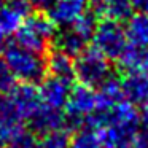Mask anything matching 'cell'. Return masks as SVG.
Segmentation results:
<instances>
[{
  "instance_id": "cell-4",
  "label": "cell",
  "mask_w": 148,
  "mask_h": 148,
  "mask_svg": "<svg viewBox=\"0 0 148 148\" xmlns=\"http://www.w3.org/2000/svg\"><path fill=\"white\" fill-rule=\"evenodd\" d=\"M96 27H97L96 16L88 11L77 23H73L69 27H64V29H59V32H56L54 37L56 49L72 56V58L78 56L86 48H89V43L92 42Z\"/></svg>"
},
{
  "instance_id": "cell-9",
  "label": "cell",
  "mask_w": 148,
  "mask_h": 148,
  "mask_svg": "<svg viewBox=\"0 0 148 148\" xmlns=\"http://www.w3.org/2000/svg\"><path fill=\"white\" fill-rule=\"evenodd\" d=\"M11 103L18 115L21 116L24 123H27L32 115L42 107V97H40L38 88L35 84H27V83H19L8 92Z\"/></svg>"
},
{
  "instance_id": "cell-3",
  "label": "cell",
  "mask_w": 148,
  "mask_h": 148,
  "mask_svg": "<svg viewBox=\"0 0 148 148\" xmlns=\"http://www.w3.org/2000/svg\"><path fill=\"white\" fill-rule=\"evenodd\" d=\"M56 37V26L48 18V14L42 13H30L13 37V42L19 46L35 53H43L54 43Z\"/></svg>"
},
{
  "instance_id": "cell-15",
  "label": "cell",
  "mask_w": 148,
  "mask_h": 148,
  "mask_svg": "<svg viewBox=\"0 0 148 148\" xmlns=\"http://www.w3.org/2000/svg\"><path fill=\"white\" fill-rule=\"evenodd\" d=\"M69 148H105L100 132L92 126H81L70 135Z\"/></svg>"
},
{
  "instance_id": "cell-7",
  "label": "cell",
  "mask_w": 148,
  "mask_h": 148,
  "mask_svg": "<svg viewBox=\"0 0 148 148\" xmlns=\"http://www.w3.org/2000/svg\"><path fill=\"white\" fill-rule=\"evenodd\" d=\"M29 0H2L0 2V46H5L23 21L30 14Z\"/></svg>"
},
{
  "instance_id": "cell-13",
  "label": "cell",
  "mask_w": 148,
  "mask_h": 148,
  "mask_svg": "<svg viewBox=\"0 0 148 148\" xmlns=\"http://www.w3.org/2000/svg\"><path fill=\"white\" fill-rule=\"evenodd\" d=\"M124 29L127 37V46L148 48V14H132L126 23Z\"/></svg>"
},
{
  "instance_id": "cell-2",
  "label": "cell",
  "mask_w": 148,
  "mask_h": 148,
  "mask_svg": "<svg viewBox=\"0 0 148 148\" xmlns=\"http://www.w3.org/2000/svg\"><path fill=\"white\" fill-rule=\"evenodd\" d=\"M73 70L75 80H78V83L83 86L92 89H99L102 84L113 78L112 61L94 46H89L83 53L75 56Z\"/></svg>"
},
{
  "instance_id": "cell-14",
  "label": "cell",
  "mask_w": 148,
  "mask_h": 148,
  "mask_svg": "<svg viewBox=\"0 0 148 148\" xmlns=\"http://www.w3.org/2000/svg\"><path fill=\"white\" fill-rule=\"evenodd\" d=\"M46 70H48L49 77L61 78V80H67V81L75 80L73 58L59 51V49H54L46 58Z\"/></svg>"
},
{
  "instance_id": "cell-24",
  "label": "cell",
  "mask_w": 148,
  "mask_h": 148,
  "mask_svg": "<svg viewBox=\"0 0 148 148\" xmlns=\"http://www.w3.org/2000/svg\"><path fill=\"white\" fill-rule=\"evenodd\" d=\"M0 2H2V0H0Z\"/></svg>"
},
{
  "instance_id": "cell-22",
  "label": "cell",
  "mask_w": 148,
  "mask_h": 148,
  "mask_svg": "<svg viewBox=\"0 0 148 148\" xmlns=\"http://www.w3.org/2000/svg\"><path fill=\"white\" fill-rule=\"evenodd\" d=\"M138 118H140V123L143 124V127L148 129V103H147V105H143V107H140Z\"/></svg>"
},
{
  "instance_id": "cell-10",
  "label": "cell",
  "mask_w": 148,
  "mask_h": 148,
  "mask_svg": "<svg viewBox=\"0 0 148 148\" xmlns=\"http://www.w3.org/2000/svg\"><path fill=\"white\" fill-rule=\"evenodd\" d=\"M27 126H29L30 132H34L35 135H40V137L56 131H61V129H65L64 110L53 108L49 105L42 103V107L27 121Z\"/></svg>"
},
{
  "instance_id": "cell-18",
  "label": "cell",
  "mask_w": 148,
  "mask_h": 148,
  "mask_svg": "<svg viewBox=\"0 0 148 148\" xmlns=\"http://www.w3.org/2000/svg\"><path fill=\"white\" fill-rule=\"evenodd\" d=\"M14 86H16V80L3 62V59L0 58V94H8Z\"/></svg>"
},
{
  "instance_id": "cell-5",
  "label": "cell",
  "mask_w": 148,
  "mask_h": 148,
  "mask_svg": "<svg viewBox=\"0 0 148 148\" xmlns=\"http://www.w3.org/2000/svg\"><path fill=\"white\" fill-rule=\"evenodd\" d=\"M97 110V92L92 88L78 86L72 88L70 97L67 100V105L64 108L65 116V127H70L72 131H77L78 127L84 126L89 118Z\"/></svg>"
},
{
  "instance_id": "cell-17",
  "label": "cell",
  "mask_w": 148,
  "mask_h": 148,
  "mask_svg": "<svg viewBox=\"0 0 148 148\" xmlns=\"http://www.w3.org/2000/svg\"><path fill=\"white\" fill-rule=\"evenodd\" d=\"M5 148H38V138L34 132L24 129Z\"/></svg>"
},
{
  "instance_id": "cell-23",
  "label": "cell",
  "mask_w": 148,
  "mask_h": 148,
  "mask_svg": "<svg viewBox=\"0 0 148 148\" xmlns=\"http://www.w3.org/2000/svg\"><path fill=\"white\" fill-rule=\"evenodd\" d=\"M88 2H89V3H91V5H92V7H94V8H96V10H97V8H99V7H102V5L105 3L107 0H88Z\"/></svg>"
},
{
  "instance_id": "cell-6",
  "label": "cell",
  "mask_w": 148,
  "mask_h": 148,
  "mask_svg": "<svg viewBox=\"0 0 148 148\" xmlns=\"http://www.w3.org/2000/svg\"><path fill=\"white\" fill-rule=\"evenodd\" d=\"M92 43L94 48L99 49L110 61H119L127 49V37L123 23L113 19H102L97 23Z\"/></svg>"
},
{
  "instance_id": "cell-1",
  "label": "cell",
  "mask_w": 148,
  "mask_h": 148,
  "mask_svg": "<svg viewBox=\"0 0 148 148\" xmlns=\"http://www.w3.org/2000/svg\"><path fill=\"white\" fill-rule=\"evenodd\" d=\"M2 59L10 69L14 80L19 83H42V80L48 75L45 56L23 48L14 42H8L3 46Z\"/></svg>"
},
{
  "instance_id": "cell-8",
  "label": "cell",
  "mask_w": 148,
  "mask_h": 148,
  "mask_svg": "<svg viewBox=\"0 0 148 148\" xmlns=\"http://www.w3.org/2000/svg\"><path fill=\"white\" fill-rule=\"evenodd\" d=\"M88 0H54L46 10L56 29H64L84 16L88 13Z\"/></svg>"
},
{
  "instance_id": "cell-19",
  "label": "cell",
  "mask_w": 148,
  "mask_h": 148,
  "mask_svg": "<svg viewBox=\"0 0 148 148\" xmlns=\"http://www.w3.org/2000/svg\"><path fill=\"white\" fill-rule=\"evenodd\" d=\"M132 148H148V129L147 127L138 129L137 135H135V138H134Z\"/></svg>"
},
{
  "instance_id": "cell-12",
  "label": "cell",
  "mask_w": 148,
  "mask_h": 148,
  "mask_svg": "<svg viewBox=\"0 0 148 148\" xmlns=\"http://www.w3.org/2000/svg\"><path fill=\"white\" fill-rule=\"evenodd\" d=\"M123 96L129 103L143 107L148 103V70L127 72L121 78Z\"/></svg>"
},
{
  "instance_id": "cell-11",
  "label": "cell",
  "mask_w": 148,
  "mask_h": 148,
  "mask_svg": "<svg viewBox=\"0 0 148 148\" xmlns=\"http://www.w3.org/2000/svg\"><path fill=\"white\" fill-rule=\"evenodd\" d=\"M72 88H73L72 81L46 75L38 86V92H40V97H42V102L45 105L64 110L65 105H67L69 97H70Z\"/></svg>"
},
{
  "instance_id": "cell-20",
  "label": "cell",
  "mask_w": 148,
  "mask_h": 148,
  "mask_svg": "<svg viewBox=\"0 0 148 148\" xmlns=\"http://www.w3.org/2000/svg\"><path fill=\"white\" fill-rule=\"evenodd\" d=\"M132 8L140 14H148V0H131Z\"/></svg>"
},
{
  "instance_id": "cell-16",
  "label": "cell",
  "mask_w": 148,
  "mask_h": 148,
  "mask_svg": "<svg viewBox=\"0 0 148 148\" xmlns=\"http://www.w3.org/2000/svg\"><path fill=\"white\" fill-rule=\"evenodd\" d=\"M70 135L65 129L46 134L38 138V148H69Z\"/></svg>"
},
{
  "instance_id": "cell-21",
  "label": "cell",
  "mask_w": 148,
  "mask_h": 148,
  "mask_svg": "<svg viewBox=\"0 0 148 148\" xmlns=\"http://www.w3.org/2000/svg\"><path fill=\"white\" fill-rule=\"evenodd\" d=\"M53 2H54V0H29V3L32 5V7L40 8V10H46Z\"/></svg>"
}]
</instances>
